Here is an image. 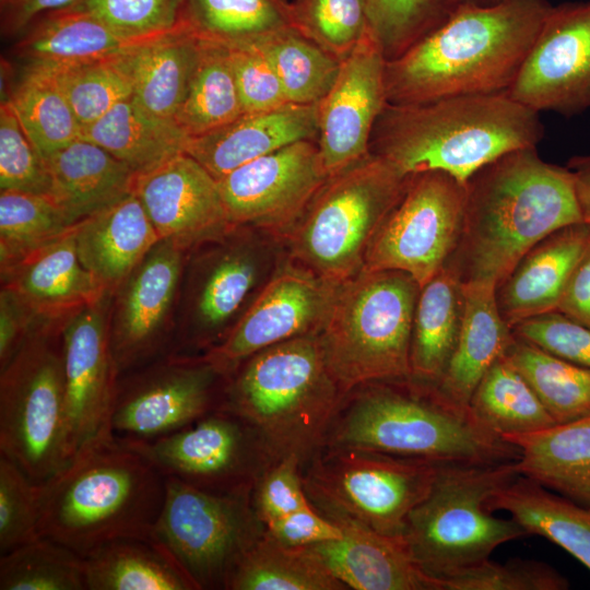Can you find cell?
Segmentation results:
<instances>
[{"mask_svg":"<svg viewBox=\"0 0 590 590\" xmlns=\"http://www.w3.org/2000/svg\"><path fill=\"white\" fill-rule=\"evenodd\" d=\"M457 5L459 4H475V5H493L500 3L505 0H455Z\"/></svg>","mask_w":590,"mask_h":590,"instance_id":"obj_62","label":"cell"},{"mask_svg":"<svg viewBox=\"0 0 590 590\" xmlns=\"http://www.w3.org/2000/svg\"><path fill=\"white\" fill-rule=\"evenodd\" d=\"M165 480L152 538L197 590H227L235 568L266 532L252 492L215 493L174 477Z\"/></svg>","mask_w":590,"mask_h":590,"instance_id":"obj_13","label":"cell"},{"mask_svg":"<svg viewBox=\"0 0 590 590\" xmlns=\"http://www.w3.org/2000/svg\"><path fill=\"white\" fill-rule=\"evenodd\" d=\"M10 290L0 293V369L19 352L28 337L44 324Z\"/></svg>","mask_w":590,"mask_h":590,"instance_id":"obj_58","label":"cell"},{"mask_svg":"<svg viewBox=\"0 0 590 590\" xmlns=\"http://www.w3.org/2000/svg\"><path fill=\"white\" fill-rule=\"evenodd\" d=\"M463 305V282L446 263L418 294L410 347L411 379L439 382L457 345Z\"/></svg>","mask_w":590,"mask_h":590,"instance_id":"obj_32","label":"cell"},{"mask_svg":"<svg viewBox=\"0 0 590 590\" xmlns=\"http://www.w3.org/2000/svg\"><path fill=\"white\" fill-rule=\"evenodd\" d=\"M465 188L463 228L447 262L462 282L497 288L539 241L585 221L573 173L543 161L535 148L500 155Z\"/></svg>","mask_w":590,"mask_h":590,"instance_id":"obj_1","label":"cell"},{"mask_svg":"<svg viewBox=\"0 0 590 590\" xmlns=\"http://www.w3.org/2000/svg\"><path fill=\"white\" fill-rule=\"evenodd\" d=\"M551 7L548 0L459 4L436 28L387 60V103L506 93Z\"/></svg>","mask_w":590,"mask_h":590,"instance_id":"obj_2","label":"cell"},{"mask_svg":"<svg viewBox=\"0 0 590 590\" xmlns=\"http://www.w3.org/2000/svg\"><path fill=\"white\" fill-rule=\"evenodd\" d=\"M511 331L560 358L590 369V327L559 311L523 320Z\"/></svg>","mask_w":590,"mask_h":590,"instance_id":"obj_56","label":"cell"},{"mask_svg":"<svg viewBox=\"0 0 590 590\" xmlns=\"http://www.w3.org/2000/svg\"><path fill=\"white\" fill-rule=\"evenodd\" d=\"M133 192L160 239L188 252L221 238L234 226L217 179L185 152L137 175Z\"/></svg>","mask_w":590,"mask_h":590,"instance_id":"obj_23","label":"cell"},{"mask_svg":"<svg viewBox=\"0 0 590 590\" xmlns=\"http://www.w3.org/2000/svg\"><path fill=\"white\" fill-rule=\"evenodd\" d=\"M590 243V223L565 226L543 238L496 288L498 310L510 329L556 311L566 285Z\"/></svg>","mask_w":590,"mask_h":590,"instance_id":"obj_26","label":"cell"},{"mask_svg":"<svg viewBox=\"0 0 590 590\" xmlns=\"http://www.w3.org/2000/svg\"><path fill=\"white\" fill-rule=\"evenodd\" d=\"M568 580L547 564L511 558H489L439 581V590H566Z\"/></svg>","mask_w":590,"mask_h":590,"instance_id":"obj_51","label":"cell"},{"mask_svg":"<svg viewBox=\"0 0 590 590\" xmlns=\"http://www.w3.org/2000/svg\"><path fill=\"white\" fill-rule=\"evenodd\" d=\"M252 503L266 526L294 511L314 507L304 488L299 458L290 455L269 467L255 484Z\"/></svg>","mask_w":590,"mask_h":590,"instance_id":"obj_55","label":"cell"},{"mask_svg":"<svg viewBox=\"0 0 590 590\" xmlns=\"http://www.w3.org/2000/svg\"><path fill=\"white\" fill-rule=\"evenodd\" d=\"M228 377L202 354L169 353L119 376L110 415L115 437L152 440L220 410Z\"/></svg>","mask_w":590,"mask_h":590,"instance_id":"obj_15","label":"cell"},{"mask_svg":"<svg viewBox=\"0 0 590 590\" xmlns=\"http://www.w3.org/2000/svg\"><path fill=\"white\" fill-rule=\"evenodd\" d=\"M488 506L508 512L526 533L557 544L590 570V504H578L518 475L491 497Z\"/></svg>","mask_w":590,"mask_h":590,"instance_id":"obj_34","label":"cell"},{"mask_svg":"<svg viewBox=\"0 0 590 590\" xmlns=\"http://www.w3.org/2000/svg\"><path fill=\"white\" fill-rule=\"evenodd\" d=\"M323 447L437 464L517 461L519 449L485 428L469 406L411 378L357 386L342 400Z\"/></svg>","mask_w":590,"mask_h":590,"instance_id":"obj_3","label":"cell"},{"mask_svg":"<svg viewBox=\"0 0 590 590\" xmlns=\"http://www.w3.org/2000/svg\"><path fill=\"white\" fill-rule=\"evenodd\" d=\"M441 464L375 451L323 447L303 469L314 508L335 523L402 538L406 519Z\"/></svg>","mask_w":590,"mask_h":590,"instance_id":"obj_12","label":"cell"},{"mask_svg":"<svg viewBox=\"0 0 590 590\" xmlns=\"http://www.w3.org/2000/svg\"><path fill=\"white\" fill-rule=\"evenodd\" d=\"M228 46L244 113L267 111L288 104L274 69L252 42Z\"/></svg>","mask_w":590,"mask_h":590,"instance_id":"obj_54","label":"cell"},{"mask_svg":"<svg viewBox=\"0 0 590 590\" xmlns=\"http://www.w3.org/2000/svg\"><path fill=\"white\" fill-rule=\"evenodd\" d=\"M27 138L43 157L81 137V126L54 79L39 66L28 63L21 81L7 98Z\"/></svg>","mask_w":590,"mask_h":590,"instance_id":"obj_43","label":"cell"},{"mask_svg":"<svg viewBox=\"0 0 590 590\" xmlns=\"http://www.w3.org/2000/svg\"><path fill=\"white\" fill-rule=\"evenodd\" d=\"M128 54L87 62L28 63L42 67L54 79L83 129L133 95Z\"/></svg>","mask_w":590,"mask_h":590,"instance_id":"obj_44","label":"cell"},{"mask_svg":"<svg viewBox=\"0 0 590 590\" xmlns=\"http://www.w3.org/2000/svg\"><path fill=\"white\" fill-rule=\"evenodd\" d=\"M556 311L590 327V243L566 285Z\"/></svg>","mask_w":590,"mask_h":590,"instance_id":"obj_59","label":"cell"},{"mask_svg":"<svg viewBox=\"0 0 590 590\" xmlns=\"http://www.w3.org/2000/svg\"><path fill=\"white\" fill-rule=\"evenodd\" d=\"M496 288L463 282V316L453 354L436 385L455 402L468 406L487 369L506 352L514 339L496 303Z\"/></svg>","mask_w":590,"mask_h":590,"instance_id":"obj_30","label":"cell"},{"mask_svg":"<svg viewBox=\"0 0 590 590\" xmlns=\"http://www.w3.org/2000/svg\"><path fill=\"white\" fill-rule=\"evenodd\" d=\"M329 177L318 143L302 140L217 179L233 225L262 231L282 244Z\"/></svg>","mask_w":590,"mask_h":590,"instance_id":"obj_19","label":"cell"},{"mask_svg":"<svg viewBox=\"0 0 590 590\" xmlns=\"http://www.w3.org/2000/svg\"><path fill=\"white\" fill-rule=\"evenodd\" d=\"M544 135L539 113L506 93L460 95L426 103L386 104L369 152L403 175L445 172L465 184L480 168Z\"/></svg>","mask_w":590,"mask_h":590,"instance_id":"obj_5","label":"cell"},{"mask_svg":"<svg viewBox=\"0 0 590 590\" xmlns=\"http://www.w3.org/2000/svg\"><path fill=\"white\" fill-rule=\"evenodd\" d=\"M385 58L369 33L344 58L338 76L318 103V138L329 175L369 153L375 122L387 104Z\"/></svg>","mask_w":590,"mask_h":590,"instance_id":"obj_22","label":"cell"},{"mask_svg":"<svg viewBox=\"0 0 590 590\" xmlns=\"http://www.w3.org/2000/svg\"><path fill=\"white\" fill-rule=\"evenodd\" d=\"M83 558L86 590H197L152 536L114 540Z\"/></svg>","mask_w":590,"mask_h":590,"instance_id":"obj_36","label":"cell"},{"mask_svg":"<svg viewBox=\"0 0 590 590\" xmlns=\"http://www.w3.org/2000/svg\"><path fill=\"white\" fill-rule=\"evenodd\" d=\"M318 138V103L244 113L235 120L189 137L185 153L215 179L258 157L302 140Z\"/></svg>","mask_w":590,"mask_h":590,"instance_id":"obj_25","label":"cell"},{"mask_svg":"<svg viewBox=\"0 0 590 590\" xmlns=\"http://www.w3.org/2000/svg\"><path fill=\"white\" fill-rule=\"evenodd\" d=\"M72 226L48 196L12 190L1 191V271L58 239Z\"/></svg>","mask_w":590,"mask_h":590,"instance_id":"obj_45","label":"cell"},{"mask_svg":"<svg viewBox=\"0 0 590 590\" xmlns=\"http://www.w3.org/2000/svg\"><path fill=\"white\" fill-rule=\"evenodd\" d=\"M468 406L485 428L503 438L556 425L531 386L505 355L484 374Z\"/></svg>","mask_w":590,"mask_h":590,"instance_id":"obj_39","label":"cell"},{"mask_svg":"<svg viewBox=\"0 0 590 590\" xmlns=\"http://www.w3.org/2000/svg\"><path fill=\"white\" fill-rule=\"evenodd\" d=\"M465 201V184L445 172L410 175L370 241L363 270L403 271L424 286L459 244Z\"/></svg>","mask_w":590,"mask_h":590,"instance_id":"obj_14","label":"cell"},{"mask_svg":"<svg viewBox=\"0 0 590 590\" xmlns=\"http://www.w3.org/2000/svg\"><path fill=\"white\" fill-rule=\"evenodd\" d=\"M281 245L255 227L234 225L191 250L170 353H205L221 343L275 272L284 256Z\"/></svg>","mask_w":590,"mask_h":590,"instance_id":"obj_10","label":"cell"},{"mask_svg":"<svg viewBox=\"0 0 590 590\" xmlns=\"http://www.w3.org/2000/svg\"><path fill=\"white\" fill-rule=\"evenodd\" d=\"M420 291L418 283L399 270H362L339 285L318 338L345 396L367 382L410 378Z\"/></svg>","mask_w":590,"mask_h":590,"instance_id":"obj_7","label":"cell"},{"mask_svg":"<svg viewBox=\"0 0 590 590\" xmlns=\"http://www.w3.org/2000/svg\"><path fill=\"white\" fill-rule=\"evenodd\" d=\"M165 482L127 441L98 437L40 483L39 535L83 557L114 540L151 538Z\"/></svg>","mask_w":590,"mask_h":590,"instance_id":"obj_4","label":"cell"},{"mask_svg":"<svg viewBox=\"0 0 590 590\" xmlns=\"http://www.w3.org/2000/svg\"><path fill=\"white\" fill-rule=\"evenodd\" d=\"M409 178L371 152L329 175L284 239L285 252L332 283L352 279Z\"/></svg>","mask_w":590,"mask_h":590,"instance_id":"obj_9","label":"cell"},{"mask_svg":"<svg viewBox=\"0 0 590 590\" xmlns=\"http://www.w3.org/2000/svg\"><path fill=\"white\" fill-rule=\"evenodd\" d=\"M243 114L229 46L199 35L194 68L175 121L188 137H197Z\"/></svg>","mask_w":590,"mask_h":590,"instance_id":"obj_38","label":"cell"},{"mask_svg":"<svg viewBox=\"0 0 590 590\" xmlns=\"http://www.w3.org/2000/svg\"><path fill=\"white\" fill-rule=\"evenodd\" d=\"M566 167L574 175L583 219L590 223V154L571 157Z\"/></svg>","mask_w":590,"mask_h":590,"instance_id":"obj_60","label":"cell"},{"mask_svg":"<svg viewBox=\"0 0 590 590\" xmlns=\"http://www.w3.org/2000/svg\"><path fill=\"white\" fill-rule=\"evenodd\" d=\"M182 0H79L75 8L98 17L115 30L133 37L167 33L184 21Z\"/></svg>","mask_w":590,"mask_h":590,"instance_id":"obj_53","label":"cell"},{"mask_svg":"<svg viewBox=\"0 0 590 590\" xmlns=\"http://www.w3.org/2000/svg\"><path fill=\"white\" fill-rule=\"evenodd\" d=\"M455 0H368L369 33L392 60L441 24Z\"/></svg>","mask_w":590,"mask_h":590,"instance_id":"obj_48","label":"cell"},{"mask_svg":"<svg viewBox=\"0 0 590 590\" xmlns=\"http://www.w3.org/2000/svg\"><path fill=\"white\" fill-rule=\"evenodd\" d=\"M292 12L300 33L340 59L369 34L368 0H300Z\"/></svg>","mask_w":590,"mask_h":590,"instance_id":"obj_49","label":"cell"},{"mask_svg":"<svg viewBox=\"0 0 590 590\" xmlns=\"http://www.w3.org/2000/svg\"><path fill=\"white\" fill-rule=\"evenodd\" d=\"M347 589L308 546H285L267 531L232 574L227 590Z\"/></svg>","mask_w":590,"mask_h":590,"instance_id":"obj_40","label":"cell"},{"mask_svg":"<svg viewBox=\"0 0 590 590\" xmlns=\"http://www.w3.org/2000/svg\"><path fill=\"white\" fill-rule=\"evenodd\" d=\"M199 48L187 23L152 37L127 55L133 98L153 116L175 120L185 98Z\"/></svg>","mask_w":590,"mask_h":590,"instance_id":"obj_33","label":"cell"},{"mask_svg":"<svg viewBox=\"0 0 590 590\" xmlns=\"http://www.w3.org/2000/svg\"><path fill=\"white\" fill-rule=\"evenodd\" d=\"M82 264L114 294L160 240L134 192L73 225Z\"/></svg>","mask_w":590,"mask_h":590,"instance_id":"obj_28","label":"cell"},{"mask_svg":"<svg viewBox=\"0 0 590 590\" xmlns=\"http://www.w3.org/2000/svg\"><path fill=\"white\" fill-rule=\"evenodd\" d=\"M123 440L165 477L215 493L252 492L274 463L255 430L226 409L156 439Z\"/></svg>","mask_w":590,"mask_h":590,"instance_id":"obj_16","label":"cell"},{"mask_svg":"<svg viewBox=\"0 0 590 590\" xmlns=\"http://www.w3.org/2000/svg\"><path fill=\"white\" fill-rule=\"evenodd\" d=\"M111 294L68 317L61 326L68 449L110 435L119 378L109 340ZM69 459V460H70Z\"/></svg>","mask_w":590,"mask_h":590,"instance_id":"obj_21","label":"cell"},{"mask_svg":"<svg viewBox=\"0 0 590 590\" xmlns=\"http://www.w3.org/2000/svg\"><path fill=\"white\" fill-rule=\"evenodd\" d=\"M504 439L519 449V475L578 504H590V415Z\"/></svg>","mask_w":590,"mask_h":590,"instance_id":"obj_31","label":"cell"},{"mask_svg":"<svg viewBox=\"0 0 590 590\" xmlns=\"http://www.w3.org/2000/svg\"><path fill=\"white\" fill-rule=\"evenodd\" d=\"M0 189L50 194L46 164L24 132L9 99L0 107Z\"/></svg>","mask_w":590,"mask_h":590,"instance_id":"obj_52","label":"cell"},{"mask_svg":"<svg viewBox=\"0 0 590 590\" xmlns=\"http://www.w3.org/2000/svg\"><path fill=\"white\" fill-rule=\"evenodd\" d=\"M1 590H86L84 558L39 536L0 555Z\"/></svg>","mask_w":590,"mask_h":590,"instance_id":"obj_47","label":"cell"},{"mask_svg":"<svg viewBox=\"0 0 590 590\" xmlns=\"http://www.w3.org/2000/svg\"><path fill=\"white\" fill-rule=\"evenodd\" d=\"M2 287L12 291L35 316L64 321L107 293L78 256L73 226L61 237L1 271Z\"/></svg>","mask_w":590,"mask_h":590,"instance_id":"obj_24","label":"cell"},{"mask_svg":"<svg viewBox=\"0 0 590 590\" xmlns=\"http://www.w3.org/2000/svg\"><path fill=\"white\" fill-rule=\"evenodd\" d=\"M79 0H21L15 5L12 26L21 28L32 21L36 15L45 11L64 10L73 7Z\"/></svg>","mask_w":590,"mask_h":590,"instance_id":"obj_61","label":"cell"},{"mask_svg":"<svg viewBox=\"0 0 590 590\" xmlns=\"http://www.w3.org/2000/svg\"><path fill=\"white\" fill-rule=\"evenodd\" d=\"M504 355L524 377L556 424L590 415V369L515 334Z\"/></svg>","mask_w":590,"mask_h":590,"instance_id":"obj_41","label":"cell"},{"mask_svg":"<svg viewBox=\"0 0 590 590\" xmlns=\"http://www.w3.org/2000/svg\"><path fill=\"white\" fill-rule=\"evenodd\" d=\"M80 138L99 145L135 175L185 152L189 139L175 120L153 116L133 96L84 127Z\"/></svg>","mask_w":590,"mask_h":590,"instance_id":"obj_35","label":"cell"},{"mask_svg":"<svg viewBox=\"0 0 590 590\" xmlns=\"http://www.w3.org/2000/svg\"><path fill=\"white\" fill-rule=\"evenodd\" d=\"M21 0H1L2 4H8V3H11V4H14L16 5Z\"/></svg>","mask_w":590,"mask_h":590,"instance_id":"obj_63","label":"cell"},{"mask_svg":"<svg viewBox=\"0 0 590 590\" xmlns=\"http://www.w3.org/2000/svg\"><path fill=\"white\" fill-rule=\"evenodd\" d=\"M274 69L292 104H317L330 91L341 59L290 27L252 42Z\"/></svg>","mask_w":590,"mask_h":590,"instance_id":"obj_42","label":"cell"},{"mask_svg":"<svg viewBox=\"0 0 590 590\" xmlns=\"http://www.w3.org/2000/svg\"><path fill=\"white\" fill-rule=\"evenodd\" d=\"M506 94L538 113L590 108V1L551 7Z\"/></svg>","mask_w":590,"mask_h":590,"instance_id":"obj_20","label":"cell"},{"mask_svg":"<svg viewBox=\"0 0 590 590\" xmlns=\"http://www.w3.org/2000/svg\"><path fill=\"white\" fill-rule=\"evenodd\" d=\"M344 397L310 333L246 359L228 379L222 409L255 430L274 463L295 455L304 469L323 448Z\"/></svg>","mask_w":590,"mask_h":590,"instance_id":"obj_6","label":"cell"},{"mask_svg":"<svg viewBox=\"0 0 590 590\" xmlns=\"http://www.w3.org/2000/svg\"><path fill=\"white\" fill-rule=\"evenodd\" d=\"M150 38L126 35L88 12L70 8L40 23L17 50L28 62L75 63L126 55Z\"/></svg>","mask_w":590,"mask_h":590,"instance_id":"obj_37","label":"cell"},{"mask_svg":"<svg viewBox=\"0 0 590 590\" xmlns=\"http://www.w3.org/2000/svg\"><path fill=\"white\" fill-rule=\"evenodd\" d=\"M61 326L38 328L0 369V453L38 484L70 459Z\"/></svg>","mask_w":590,"mask_h":590,"instance_id":"obj_11","label":"cell"},{"mask_svg":"<svg viewBox=\"0 0 590 590\" xmlns=\"http://www.w3.org/2000/svg\"><path fill=\"white\" fill-rule=\"evenodd\" d=\"M40 484L0 453V555L39 538Z\"/></svg>","mask_w":590,"mask_h":590,"instance_id":"obj_50","label":"cell"},{"mask_svg":"<svg viewBox=\"0 0 590 590\" xmlns=\"http://www.w3.org/2000/svg\"><path fill=\"white\" fill-rule=\"evenodd\" d=\"M187 23L200 36L225 44L247 43L295 27L282 0H189Z\"/></svg>","mask_w":590,"mask_h":590,"instance_id":"obj_46","label":"cell"},{"mask_svg":"<svg viewBox=\"0 0 590 590\" xmlns=\"http://www.w3.org/2000/svg\"><path fill=\"white\" fill-rule=\"evenodd\" d=\"M188 253L160 239L111 295L109 340L119 376L172 352Z\"/></svg>","mask_w":590,"mask_h":590,"instance_id":"obj_17","label":"cell"},{"mask_svg":"<svg viewBox=\"0 0 590 590\" xmlns=\"http://www.w3.org/2000/svg\"><path fill=\"white\" fill-rule=\"evenodd\" d=\"M50 194L70 225L133 192L137 175L99 145L79 138L44 160Z\"/></svg>","mask_w":590,"mask_h":590,"instance_id":"obj_29","label":"cell"},{"mask_svg":"<svg viewBox=\"0 0 590 590\" xmlns=\"http://www.w3.org/2000/svg\"><path fill=\"white\" fill-rule=\"evenodd\" d=\"M339 285L285 252L271 279L225 339L202 355L229 378L256 353L300 335L319 333Z\"/></svg>","mask_w":590,"mask_h":590,"instance_id":"obj_18","label":"cell"},{"mask_svg":"<svg viewBox=\"0 0 590 590\" xmlns=\"http://www.w3.org/2000/svg\"><path fill=\"white\" fill-rule=\"evenodd\" d=\"M267 533L290 547H306L340 539L342 529L314 507L300 509L266 526Z\"/></svg>","mask_w":590,"mask_h":590,"instance_id":"obj_57","label":"cell"},{"mask_svg":"<svg viewBox=\"0 0 590 590\" xmlns=\"http://www.w3.org/2000/svg\"><path fill=\"white\" fill-rule=\"evenodd\" d=\"M342 536L310 547L347 589L438 590L412 559L402 538L337 523Z\"/></svg>","mask_w":590,"mask_h":590,"instance_id":"obj_27","label":"cell"},{"mask_svg":"<svg viewBox=\"0 0 590 590\" xmlns=\"http://www.w3.org/2000/svg\"><path fill=\"white\" fill-rule=\"evenodd\" d=\"M519 473L516 461L441 464L427 495L410 512L403 533L417 567L437 582L489 558L499 545L527 534L488 502Z\"/></svg>","mask_w":590,"mask_h":590,"instance_id":"obj_8","label":"cell"}]
</instances>
